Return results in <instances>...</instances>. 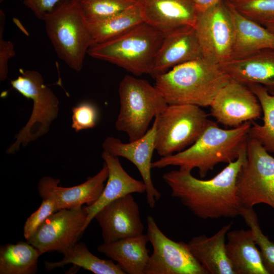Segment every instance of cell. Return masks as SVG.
<instances>
[{"instance_id":"30bf717a","label":"cell","mask_w":274,"mask_h":274,"mask_svg":"<svg viewBox=\"0 0 274 274\" xmlns=\"http://www.w3.org/2000/svg\"><path fill=\"white\" fill-rule=\"evenodd\" d=\"M194 27L204 59L218 64L230 59L234 27L225 0L198 12Z\"/></svg>"},{"instance_id":"603a6c76","label":"cell","mask_w":274,"mask_h":274,"mask_svg":"<svg viewBox=\"0 0 274 274\" xmlns=\"http://www.w3.org/2000/svg\"><path fill=\"white\" fill-rule=\"evenodd\" d=\"M226 249L235 274H269L250 228L230 230Z\"/></svg>"},{"instance_id":"ffe728a7","label":"cell","mask_w":274,"mask_h":274,"mask_svg":"<svg viewBox=\"0 0 274 274\" xmlns=\"http://www.w3.org/2000/svg\"><path fill=\"white\" fill-rule=\"evenodd\" d=\"M101 158L108 168L107 181L98 199L92 204L85 206L87 218L85 230L96 214L107 204L127 194L142 193L145 192L146 190L143 181L134 179L125 171L118 157L103 151Z\"/></svg>"},{"instance_id":"f546056e","label":"cell","mask_w":274,"mask_h":274,"mask_svg":"<svg viewBox=\"0 0 274 274\" xmlns=\"http://www.w3.org/2000/svg\"><path fill=\"white\" fill-rule=\"evenodd\" d=\"M87 21L105 18L136 4L135 0H78Z\"/></svg>"},{"instance_id":"d4e9b609","label":"cell","mask_w":274,"mask_h":274,"mask_svg":"<svg viewBox=\"0 0 274 274\" xmlns=\"http://www.w3.org/2000/svg\"><path fill=\"white\" fill-rule=\"evenodd\" d=\"M86 22L94 45L117 37L144 21L136 3L114 15Z\"/></svg>"},{"instance_id":"d6986e66","label":"cell","mask_w":274,"mask_h":274,"mask_svg":"<svg viewBox=\"0 0 274 274\" xmlns=\"http://www.w3.org/2000/svg\"><path fill=\"white\" fill-rule=\"evenodd\" d=\"M219 65L231 79L247 86L260 84L274 90V49L260 50Z\"/></svg>"},{"instance_id":"ac0fdd59","label":"cell","mask_w":274,"mask_h":274,"mask_svg":"<svg viewBox=\"0 0 274 274\" xmlns=\"http://www.w3.org/2000/svg\"><path fill=\"white\" fill-rule=\"evenodd\" d=\"M144 22L164 33L195 25L198 11L192 0H135Z\"/></svg>"},{"instance_id":"8d00e7d4","label":"cell","mask_w":274,"mask_h":274,"mask_svg":"<svg viewBox=\"0 0 274 274\" xmlns=\"http://www.w3.org/2000/svg\"><path fill=\"white\" fill-rule=\"evenodd\" d=\"M270 31L274 33V19L262 24Z\"/></svg>"},{"instance_id":"4dcf8cb0","label":"cell","mask_w":274,"mask_h":274,"mask_svg":"<svg viewBox=\"0 0 274 274\" xmlns=\"http://www.w3.org/2000/svg\"><path fill=\"white\" fill-rule=\"evenodd\" d=\"M243 16L262 25L274 19V0H226Z\"/></svg>"},{"instance_id":"5bb4252c","label":"cell","mask_w":274,"mask_h":274,"mask_svg":"<svg viewBox=\"0 0 274 274\" xmlns=\"http://www.w3.org/2000/svg\"><path fill=\"white\" fill-rule=\"evenodd\" d=\"M155 138L156 125L154 121L146 134L135 141L124 143L118 138L108 136L102 144L104 151L113 156L126 158L136 166L145 185L147 202L151 208H154L161 196L153 183L151 173Z\"/></svg>"},{"instance_id":"1f68e13d","label":"cell","mask_w":274,"mask_h":274,"mask_svg":"<svg viewBox=\"0 0 274 274\" xmlns=\"http://www.w3.org/2000/svg\"><path fill=\"white\" fill-rule=\"evenodd\" d=\"M40 207L26 219L23 228V235L27 241L52 214L58 210L55 202L50 198H42Z\"/></svg>"},{"instance_id":"9c48e42d","label":"cell","mask_w":274,"mask_h":274,"mask_svg":"<svg viewBox=\"0 0 274 274\" xmlns=\"http://www.w3.org/2000/svg\"><path fill=\"white\" fill-rule=\"evenodd\" d=\"M244 208L264 203L274 209V157L256 140H247V158L237 180Z\"/></svg>"},{"instance_id":"f1b7e54d","label":"cell","mask_w":274,"mask_h":274,"mask_svg":"<svg viewBox=\"0 0 274 274\" xmlns=\"http://www.w3.org/2000/svg\"><path fill=\"white\" fill-rule=\"evenodd\" d=\"M241 216L253 233L265 267L269 274H274V243L262 232L253 208H244Z\"/></svg>"},{"instance_id":"83f0119b","label":"cell","mask_w":274,"mask_h":274,"mask_svg":"<svg viewBox=\"0 0 274 274\" xmlns=\"http://www.w3.org/2000/svg\"><path fill=\"white\" fill-rule=\"evenodd\" d=\"M248 86L257 97L263 115L262 124L252 123L249 136L258 141L268 152L274 153V94L260 84Z\"/></svg>"},{"instance_id":"7402d4cb","label":"cell","mask_w":274,"mask_h":274,"mask_svg":"<svg viewBox=\"0 0 274 274\" xmlns=\"http://www.w3.org/2000/svg\"><path fill=\"white\" fill-rule=\"evenodd\" d=\"M225 1L234 27L230 59L242 58L262 49H274V33L260 23L243 16Z\"/></svg>"},{"instance_id":"4fadbf2b","label":"cell","mask_w":274,"mask_h":274,"mask_svg":"<svg viewBox=\"0 0 274 274\" xmlns=\"http://www.w3.org/2000/svg\"><path fill=\"white\" fill-rule=\"evenodd\" d=\"M210 107L217 122L233 128L259 118L262 113L257 97L250 88L232 79L220 90Z\"/></svg>"},{"instance_id":"9a60e30c","label":"cell","mask_w":274,"mask_h":274,"mask_svg":"<svg viewBox=\"0 0 274 274\" xmlns=\"http://www.w3.org/2000/svg\"><path fill=\"white\" fill-rule=\"evenodd\" d=\"M105 243L143 233L139 206L132 194L117 199L102 207L95 215Z\"/></svg>"},{"instance_id":"e0dca14e","label":"cell","mask_w":274,"mask_h":274,"mask_svg":"<svg viewBox=\"0 0 274 274\" xmlns=\"http://www.w3.org/2000/svg\"><path fill=\"white\" fill-rule=\"evenodd\" d=\"M202 58L194 26H181L165 33L150 75L155 78L178 65Z\"/></svg>"},{"instance_id":"8fae6325","label":"cell","mask_w":274,"mask_h":274,"mask_svg":"<svg viewBox=\"0 0 274 274\" xmlns=\"http://www.w3.org/2000/svg\"><path fill=\"white\" fill-rule=\"evenodd\" d=\"M147 235L153 250L145 274H208L190 252L187 243L167 237L151 215L147 217Z\"/></svg>"},{"instance_id":"e575fe53","label":"cell","mask_w":274,"mask_h":274,"mask_svg":"<svg viewBox=\"0 0 274 274\" xmlns=\"http://www.w3.org/2000/svg\"><path fill=\"white\" fill-rule=\"evenodd\" d=\"M62 0H23L25 6L30 9L35 16L43 20Z\"/></svg>"},{"instance_id":"6da1fadb","label":"cell","mask_w":274,"mask_h":274,"mask_svg":"<svg viewBox=\"0 0 274 274\" xmlns=\"http://www.w3.org/2000/svg\"><path fill=\"white\" fill-rule=\"evenodd\" d=\"M247 158V143L237 158L209 180L197 179L191 172L172 170L162 178L177 198L194 215L204 220L241 216L244 208L237 194V180Z\"/></svg>"},{"instance_id":"7a4b0ae2","label":"cell","mask_w":274,"mask_h":274,"mask_svg":"<svg viewBox=\"0 0 274 274\" xmlns=\"http://www.w3.org/2000/svg\"><path fill=\"white\" fill-rule=\"evenodd\" d=\"M252 122L248 121L230 129L220 127L211 121L197 140L187 149L174 154L161 157L152 162V168L178 166L180 170H198L205 177L210 170L220 163L236 160L246 144Z\"/></svg>"},{"instance_id":"44dd1931","label":"cell","mask_w":274,"mask_h":274,"mask_svg":"<svg viewBox=\"0 0 274 274\" xmlns=\"http://www.w3.org/2000/svg\"><path fill=\"white\" fill-rule=\"evenodd\" d=\"M232 224L230 222L223 226L210 237L204 234L194 236L187 243L208 274H235L226 249V236Z\"/></svg>"},{"instance_id":"d6a6232c","label":"cell","mask_w":274,"mask_h":274,"mask_svg":"<svg viewBox=\"0 0 274 274\" xmlns=\"http://www.w3.org/2000/svg\"><path fill=\"white\" fill-rule=\"evenodd\" d=\"M98 112L96 107L89 102H82L72 108V128L78 132L94 127Z\"/></svg>"},{"instance_id":"3957f363","label":"cell","mask_w":274,"mask_h":274,"mask_svg":"<svg viewBox=\"0 0 274 274\" xmlns=\"http://www.w3.org/2000/svg\"><path fill=\"white\" fill-rule=\"evenodd\" d=\"M168 105L210 107L230 80L219 64L204 58L178 65L154 78Z\"/></svg>"},{"instance_id":"5b68a950","label":"cell","mask_w":274,"mask_h":274,"mask_svg":"<svg viewBox=\"0 0 274 274\" xmlns=\"http://www.w3.org/2000/svg\"><path fill=\"white\" fill-rule=\"evenodd\" d=\"M42 20L57 56L80 71L93 42L79 1L62 0Z\"/></svg>"},{"instance_id":"484cf974","label":"cell","mask_w":274,"mask_h":274,"mask_svg":"<svg viewBox=\"0 0 274 274\" xmlns=\"http://www.w3.org/2000/svg\"><path fill=\"white\" fill-rule=\"evenodd\" d=\"M41 255L28 242L7 244L0 247V274H35Z\"/></svg>"},{"instance_id":"836d02e7","label":"cell","mask_w":274,"mask_h":274,"mask_svg":"<svg viewBox=\"0 0 274 274\" xmlns=\"http://www.w3.org/2000/svg\"><path fill=\"white\" fill-rule=\"evenodd\" d=\"M6 23V16L4 12L0 10V80H5L8 74V62L10 58L15 55L14 45L8 40H5L3 37Z\"/></svg>"},{"instance_id":"8992f818","label":"cell","mask_w":274,"mask_h":274,"mask_svg":"<svg viewBox=\"0 0 274 274\" xmlns=\"http://www.w3.org/2000/svg\"><path fill=\"white\" fill-rule=\"evenodd\" d=\"M120 110L116 129L125 132L129 142L144 135L154 117L168 106L160 91L147 80L126 75L119 83Z\"/></svg>"},{"instance_id":"277c9868","label":"cell","mask_w":274,"mask_h":274,"mask_svg":"<svg viewBox=\"0 0 274 274\" xmlns=\"http://www.w3.org/2000/svg\"><path fill=\"white\" fill-rule=\"evenodd\" d=\"M164 35L144 22L117 37L92 45L87 54L114 64L134 76L150 75Z\"/></svg>"},{"instance_id":"7c38bea8","label":"cell","mask_w":274,"mask_h":274,"mask_svg":"<svg viewBox=\"0 0 274 274\" xmlns=\"http://www.w3.org/2000/svg\"><path fill=\"white\" fill-rule=\"evenodd\" d=\"M87 218L85 206L60 209L50 216L27 242L41 254L56 251L63 254L84 232Z\"/></svg>"},{"instance_id":"74e56055","label":"cell","mask_w":274,"mask_h":274,"mask_svg":"<svg viewBox=\"0 0 274 274\" xmlns=\"http://www.w3.org/2000/svg\"><path fill=\"white\" fill-rule=\"evenodd\" d=\"M5 0H0V3H2L3 1H4Z\"/></svg>"},{"instance_id":"2e32d148","label":"cell","mask_w":274,"mask_h":274,"mask_svg":"<svg viewBox=\"0 0 274 274\" xmlns=\"http://www.w3.org/2000/svg\"><path fill=\"white\" fill-rule=\"evenodd\" d=\"M108 177V168L104 162L100 171L84 183L71 187L58 186L60 180L46 176L39 181L38 190L42 198H50L59 210L90 206L94 203L102 193Z\"/></svg>"},{"instance_id":"4316f807","label":"cell","mask_w":274,"mask_h":274,"mask_svg":"<svg viewBox=\"0 0 274 274\" xmlns=\"http://www.w3.org/2000/svg\"><path fill=\"white\" fill-rule=\"evenodd\" d=\"M62 254L63 258L59 261H45V268L51 270L62 267L66 264H73L95 274H125L112 260L98 258L93 254L83 243H76Z\"/></svg>"},{"instance_id":"cb8c5ba5","label":"cell","mask_w":274,"mask_h":274,"mask_svg":"<svg viewBox=\"0 0 274 274\" xmlns=\"http://www.w3.org/2000/svg\"><path fill=\"white\" fill-rule=\"evenodd\" d=\"M149 242L143 233L105 243L97 250L117 262L125 273L145 274L150 255L147 244Z\"/></svg>"},{"instance_id":"d590c367","label":"cell","mask_w":274,"mask_h":274,"mask_svg":"<svg viewBox=\"0 0 274 274\" xmlns=\"http://www.w3.org/2000/svg\"><path fill=\"white\" fill-rule=\"evenodd\" d=\"M198 12L206 10L221 0H192Z\"/></svg>"},{"instance_id":"52a82bcc","label":"cell","mask_w":274,"mask_h":274,"mask_svg":"<svg viewBox=\"0 0 274 274\" xmlns=\"http://www.w3.org/2000/svg\"><path fill=\"white\" fill-rule=\"evenodd\" d=\"M12 87L33 102L31 115L26 124L15 136V142L7 149V154H15L20 147L46 134L59 113V100L44 84L41 74L32 70L20 71V75L11 81Z\"/></svg>"},{"instance_id":"ba28073f","label":"cell","mask_w":274,"mask_h":274,"mask_svg":"<svg viewBox=\"0 0 274 274\" xmlns=\"http://www.w3.org/2000/svg\"><path fill=\"white\" fill-rule=\"evenodd\" d=\"M210 121L200 107L168 105L155 117V150L164 157L187 149L197 140Z\"/></svg>"}]
</instances>
